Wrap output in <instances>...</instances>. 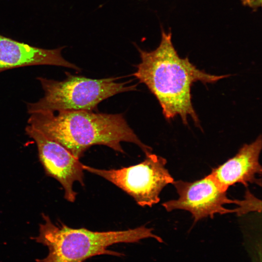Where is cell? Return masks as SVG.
Here are the masks:
<instances>
[{
	"instance_id": "1",
	"label": "cell",
	"mask_w": 262,
	"mask_h": 262,
	"mask_svg": "<svg viewBox=\"0 0 262 262\" xmlns=\"http://www.w3.org/2000/svg\"><path fill=\"white\" fill-rule=\"evenodd\" d=\"M172 34L162 27L158 47L150 51L137 47L141 62L133 75L144 83L159 101L166 119L179 115L188 125L190 116L200 127L199 120L192 102L191 87L195 82L214 83L230 75H214L200 70L187 57L181 58L172 42Z\"/></svg>"
},
{
	"instance_id": "2",
	"label": "cell",
	"mask_w": 262,
	"mask_h": 262,
	"mask_svg": "<svg viewBox=\"0 0 262 262\" xmlns=\"http://www.w3.org/2000/svg\"><path fill=\"white\" fill-rule=\"evenodd\" d=\"M35 113L28 125L60 144L80 159L93 145L107 146L124 153L121 143L135 144L146 154L152 148L143 143L121 114L95 113L89 111Z\"/></svg>"
},
{
	"instance_id": "3",
	"label": "cell",
	"mask_w": 262,
	"mask_h": 262,
	"mask_svg": "<svg viewBox=\"0 0 262 262\" xmlns=\"http://www.w3.org/2000/svg\"><path fill=\"white\" fill-rule=\"evenodd\" d=\"M44 223L33 239L48 247L47 256L37 262H82L98 255L121 256L123 254L108 249L117 243H132L152 238L162 243V238L145 226L123 230L93 231L85 228L73 229L65 224L56 225L49 216L42 214Z\"/></svg>"
},
{
	"instance_id": "4",
	"label": "cell",
	"mask_w": 262,
	"mask_h": 262,
	"mask_svg": "<svg viewBox=\"0 0 262 262\" xmlns=\"http://www.w3.org/2000/svg\"><path fill=\"white\" fill-rule=\"evenodd\" d=\"M66 75V79L60 81L37 77L44 96L36 102L26 103L28 113L92 111L106 98L136 89V85H130L129 82H117L119 78L93 79L68 72Z\"/></svg>"
},
{
	"instance_id": "5",
	"label": "cell",
	"mask_w": 262,
	"mask_h": 262,
	"mask_svg": "<svg viewBox=\"0 0 262 262\" xmlns=\"http://www.w3.org/2000/svg\"><path fill=\"white\" fill-rule=\"evenodd\" d=\"M179 197L163 203L165 209L170 212L183 210L189 212L194 222L216 213H235L238 215L255 211L257 207L256 198L248 191L243 200L231 199L227 191L211 174L193 182L181 180L174 181Z\"/></svg>"
},
{
	"instance_id": "6",
	"label": "cell",
	"mask_w": 262,
	"mask_h": 262,
	"mask_svg": "<svg viewBox=\"0 0 262 262\" xmlns=\"http://www.w3.org/2000/svg\"><path fill=\"white\" fill-rule=\"evenodd\" d=\"M145 155L139 164L117 169H98L83 164L82 167L122 189L139 206L151 207L159 202L162 190L174 180L165 167V159L151 152Z\"/></svg>"
},
{
	"instance_id": "7",
	"label": "cell",
	"mask_w": 262,
	"mask_h": 262,
	"mask_svg": "<svg viewBox=\"0 0 262 262\" xmlns=\"http://www.w3.org/2000/svg\"><path fill=\"white\" fill-rule=\"evenodd\" d=\"M25 131L36 144L39 158L46 174L61 183L65 199L74 202L77 193L73 188L74 183L78 181L84 186L82 164L65 147L32 126L28 125Z\"/></svg>"
},
{
	"instance_id": "8",
	"label": "cell",
	"mask_w": 262,
	"mask_h": 262,
	"mask_svg": "<svg viewBox=\"0 0 262 262\" xmlns=\"http://www.w3.org/2000/svg\"><path fill=\"white\" fill-rule=\"evenodd\" d=\"M64 48H41L0 33V73L12 68L38 65L63 66L80 70L77 66L62 56Z\"/></svg>"
},
{
	"instance_id": "9",
	"label": "cell",
	"mask_w": 262,
	"mask_h": 262,
	"mask_svg": "<svg viewBox=\"0 0 262 262\" xmlns=\"http://www.w3.org/2000/svg\"><path fill=\"white\" fill-rule=\"evenodd\" d=\"M259 135L252 143L245 144L238 153L223 164L213 169L210 173L222 187L227 191L229 187L237 183L245 186L248 183L261 186V179L257 175L262 174L259 163L262 143Z\"/></svg>"
},
{
	"instance_id": "10",
	"label": "cell",
	"mask_w": 262,
	"mask_h": 262,
	"mask_svg": "<svg viewBox=\"0 0 262 262\" xmlns=\"http://www.w3.org/2000/svg\"><path fill=\"white\" fill-rule=\"evenodd\" d=\"M242 3L252 8L253 11H256L261 6L262 0H242Z\"/></svg>"
}]
</instances>
